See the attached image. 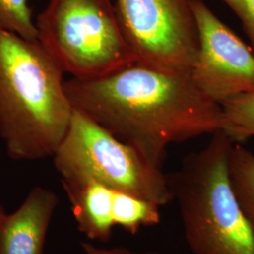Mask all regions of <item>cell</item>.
Here are the masks:
<instances>
[{"label":"cell","instance_id":"5","mask_svg":"<svg viewBox=\"0 0 254 254\" xmlns=\"http://www.w3.org/2000/svg\"><path fill=\"white\" fill-rule=\"evenodd\" d=\"M53 157L64 185L98 183L161 207L173 201L161 167L78 110Z\"/></svg>","mask_w":254,"mask_h":254},{"label":"cell","instance_id":"1","mask_svg":"<svg viewBox=\"0 0 254 254\" xmlns=\"http://www.w3.org/2000/svg\"><path fill=\"white\" fill-rule=\"evenodd\" d=\"M65 89L73 109L158 167L169 146L223 128L221 106L190 74L135 63L96 78L72 77Z\"/></svg>","mask_w":254,"mask_h":254},{"label":"cell","instance_id":"11","mask_svg":"<svg viewBox=\"0 0 254 254\" xmlns=\"http://www.w3.org/2000/svg\"><path fill=\"white\" fill-rule=\"evenodd\" d=\"M233 188L254 231V154L235 143L230 158Z\"/></svg>","mask_w":254,"mask_h":254},{"label":"cell","instance_id":"9","mask_svg":"<svg viewBox=\"0 0 254 254\" xmlns=\"http://www.w3.org/2000/svg\"><path fill=\"white\" fill-rule=\"evenodd\" d=\"M77 227L91 240L108 241L115 227L114 190L98 183L64 185Z\"/></svg>","mask_w":254,"mask_h":254},{"label":"cell","instance_id":"8","mask_svg":"<svg viewBox=\"0 0 254 254\" xmlns=\"http://www.w3.org/2000/svg\"><path fill=\"white\" fill-rule=\"evenodd\" d=\"M58 199L36 187L14 213L7 215L0 232V254H43Z\"/></svg>","mask_w":254,"mask_h":254},{"label":"cell","instance_id":"2","mask_svg":"<svg viewBox=\"0 0 254 254\" xmlns=\"http://www.w3.org/2000/svg\"><path fill=\"white\" fill-rule=\"evenodd\" d=\"M64 72L38 41L0 29V136L15 160L54 156L74 109Z\"/></svg>","mask_w":254,"mask_h":254},{"label":"cell","instance_id":"3","mask_svg":"<svg viewBox=\"0 0 254 254\" xmlns=\"http://www.w3.org/2000/svg\"><path fill=\"white\" fill-rule=\"evenodd\" d=\"M235 141L223 131L168 175L186 241L194 254H254V231L230 173Z\"/></svg>","mask_w":254,"mask_h":254},{"label":"cell","instance_id":"6","mask_svg":"<svg viewBox=\"0 0 254 254\" xmlns=\"http://www.w3.org/2000/svg\"><path fill=\"white\" fill-rule=\"evenodd\" d=\"M136 64L190 74L199 48L191 0H114Z\"/></svg>","mask_w":254,"mask_h":254},{"label":"cell","instance_id":"16","mask_svg":"<svg viewBox=\"0 0 254 254\" xmlns=\"http://www.w3.org/2000/svg\"><path fill=\"white\" fill-rule=\"evenodd\" d=\"M6 214H5V211H4V209L2 207V205H1V203H0V232H1V228H2V225H3V222H4V219L6 218Z\"/></svg>","mask_w":254,"mask_h":254},{"label":"cell","instance_id":"12","mask_svg":"<svg viewBox=\"0 0 254 254\" xmlns=\"http://www.w3.org/2000/svg\"><path fill=\"white\" fill-rule=\"evenodd\" d=\"M223 128L236 143L254 136V91L241 94L221 105Z\"/></svg>","mask_w":254,"mask_h":254},{"label":"cell","instance_id":"13","mask_svg":"<svg viewBox=\"0 0 254 254\" xmlns=\"http://www.w3.org/2000/svg\"><path fill=\"white\" fill-rule=\"evenodd\" d=\"M0 29L28 41H38L29 0H0Z\"/></svg>","mask_w":254,"mask_h":254},{"label":"cell","instance_id":"14","mask_svg":"<svg viewBox=\"0 0 254 254\" xmlns=\"http://www.w3.org/2000/svg\"><path fill=\"white\" fill-rule=\"evenodd\" d=\"M239 18L254 53V0H221Z\"/></svg>","mask_w":254,"mask_h":254},{"label":"cell","instance_id":"7","mask_svg":"<svg viewBox=\"0 0 254 254\" xmlns=\"http://www.w3.org/2000/svg\"><path fill=\"white\" fill-rule=\"evenodd\" d=\"M199 48L190 76L210 99L221 105L254 91V53L202 0H191Z\"/></svg>","mask_w":254,"mask_h":254},{"label":"cell","instance_id":"15","mask_svg":"<svg viewBox=\"0 0 254 254\" xmlns=\"http://www.w3.org/2000/svg\"><path fill=\"white\" fill-rule=\"evenodd\" d=\"M83 250L86 254H159L154 253H137L133 252L124 248H112V249H104L96 246L92 245L91 243H83Z\"/></svg>","mask_w":254,"mask_h":254},{"label":"cell","instance_id":"10","mask_svg":"<svg viewBox=\"0 0 254 254\" xmlns=\"http://www.w3.org/2000/svg\"><path fill=\"white\" fill-rule=\"evenodd\" d=\"M113 218L115 226L135 235L140 229L161 221V206L151 200L126 192L114 191Z\"/></svg>","mask_w":254,"mask_h":254},{"label":"cell","instance_id":"4","mask_svg":"<svg viewBox=\"0 0 254 254\" xmlns=\"http://www.w3.org/2000/svg\"><path fill=\"white\" fill-rule=\"evenodd\" d=\"M36 27L38 42L74 78L100 77L136 63L114 0H48Z\"/></svg>","mask_w":254,"mask_h":254}]
</instances>
